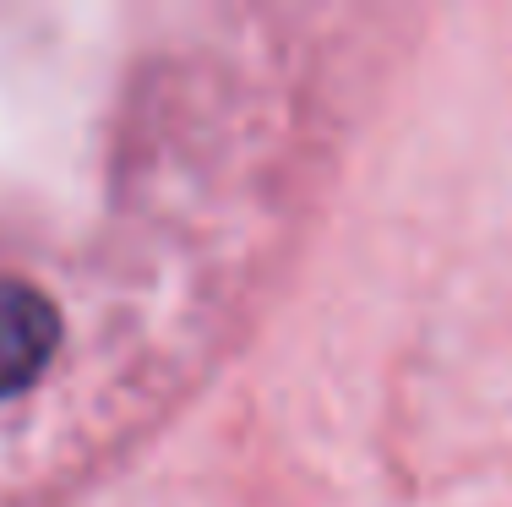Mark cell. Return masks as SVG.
I'll list each match as a JSON object with an SVG mask.
<instances>
[{"label":"cell","instance_id":"cell-1","mask_svg":"<svg viewBox=\"0 0 512 507\" xmlns=\"http://www.w3.org/2000/svg\"><path fill=\"white\" fill-rule=\"evenodd\" d=\"M60 344V317L50 295L22 279H0V398L44 377Z\"/></svg>","mask_w":512,"mask_h":507}]
</instances>
